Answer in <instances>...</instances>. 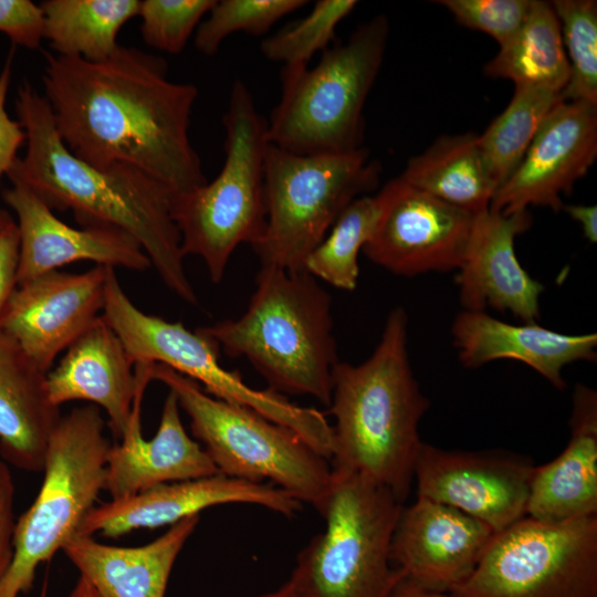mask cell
Masks as SVG:
<instances>
[{
  "mask_svg": "<svg viewBox=\"0 0 597 597\" xmlns=\"http://www.w3.org/2000/svg\"><path fill=\"white\" fill-rule=\"evenodd\" d=\"M44 57L43 96L74 156L101 169L136 168L174 193L207 182L189 139L198 90L169 81L165 60L123 45L101 62Z\"/></svg>",
  "mask_w": 597,
  "mask_h": 597,
  "instance_id": "obj_1",
  "label": "cell"
},
{
  "mask_svg": "<svg viewBox=\"0 0 597 597\" xmlns=\"http://www.w3.org/2000/svg\"><path fill=\"white\" fill-rule=\"evenodd\" d=\"M15 113L25 133L27 149L7 177L29 188L52 210H71L86 226L119 229L142 247L165 285L196 305L187 276L179 231L172 220V191L124 165L106 169L74 156L56 132L51 108L24 80L17 90Z\"/></svg>",
  "mask_w": 597,
  "mask_h": 597,
  "instance_id": "obj_2",
  "label": "cell"
},
{
  "mask_svg": "<svg viewBox=\"0 0 597 597\" xmlns=\"http://www.w3.org/2000/svg\"><path fill=\"white\" fill-rule=\"evenodd\" d=\"M430 407L408 353V316H387L371 355L358 365L338 362L332 374L333 473H357L406 502L423 441L419 422Z\"/></svg>",
  "mask_w": 597,
  "mask_h": 597,
  "instance_id": "obj_3",
  "label": "cell"
},
{
  "mask_svg": "<svg viewBox=\"0 0 597 597\" xmlns=\"http://www.w3.org/2000/svg\"><path fill=\"white\" fill-rule=\"evenodd\" d=\"M333 327L331 295L315 277L262 265L245 312L198 329L227 356L247 358L269 390L329 406L338 363Z\"/></svg>",
  "mask_w": 597,
  "mask_h": 597,
  "instance_id": "obj_4",
  "label": "cell"
},
{
  "mask_svg": "<svg viewBox=\"0 0 597 597\" xmlns=\"http://www.w3.org/2000/svg\"><path fill=\"white\" fill-rule=\"evenodd\" d=\"M389 22L376 15L313 67L282 69V94L266 119L271 145L296 155H337L363 147V111L381 67Z\"/></svg>",
  "mask_w": 597,
  "mask_h": 597,
  "instance_id": "obj_5",
  "label": "cell"
},
{
  "mask_svg": "<svg viewBox=\"0 0 597 597\" xmlns=\"http://www.w3.org/2000/svg\"><path fill=\"white\" fill-rule=\"evenodd\" d=\"M405 503L357 473H333L317 507L325 530L296 556L285 585L294 597H389L405 574L390 557Z\"/></svg>",
  "mask_w": 597,
  "mask_h": 597,
  "instance_id": "obj_6",
  "label": "cell"
},
{
  "mask_svg": "<svg viewBox=\"0 0 597 597\" xmlns=\"http://www.w3.org/2000/svg\"><path fill=\"white\" fill-rule=\"evenodd\" d=\"M224 161L210 182L172 193L170 212L184 256L202 259L213 283L223 279L234 250L252 247L265 226L264 166L266 119L248 86L235 80L222 118Z\"/></svg>",
  "mask_w": 597,
  "mask_h": 597,
  "instance_id": "obj_7",
  "label": "cell"
},
{
  "mask_svg": "<svg viewBox=\"0 0 597 597\" xmlns=\"http://www.w3.org/2000/svg\"><path fill=\"white\" fill-rule=\"evenodd\" d=\"M151 380L176 396L218 473L258 483L269 480L317 510L332 483L331 464L294 431L212 397L197 381L161 364H154Z\"/></svg>",
  "mask_w": 597,
  "mask_h": 597,
  "instance_id": "obj_8",
  "label": "cell"
},
{
  "mask_svg": "<svg viewBox=\"0 0 597 597\" xmlns=\"http://www.w3.org/2000/svg\"><path fill=\"white\" fill-rule=\"evenodd\" d=\"M112 446L98 407H77L61 417L49 440L40 491L17 520L13 558L0 580V597L27 594L38 566L77 534L104 490Z\"/></svg>",
  "mask_w": 597,
  "mask_h": 597,
  "instance_id": "obj_9",
  "label": "cell"
},
{
  "mask_svg": "<svg viewBox=\"0 0 597 597\" xmlns=\"http://www.w3.org/2000/svg\"><path fill=\"white\" fill-rule=\"evenodd\" d=\"M380 165L362 147L337 155H296L269 144L265 226L252 248L261 264L304 271L308 254L342 212L379 182Z\"/></svg>",
  "mask_w": 597,
  "mask_h": 597,
  "instance_id": "obj_10",
  "label": "cell"
},
{
  "mask_svg": "<svg viewBox=\"0 0 597 597\" xmlns=\"http://www.w3.org/2000/svg\"><path fill=\"white\" fill-rule=\"evenodd\" d=\"M450 597H597V515L562 523L524 516L494 533Z\"/></svg>",
  "mask_w": 597,
  "mask_h": 597,
  "instance_id": "obj_11",
  "label": "cell"
},
{
  "mask_svg": "<svg viewBox=\"0 0 597 597\" xmlns=\"http://www.w3.org/2000/svg\"><path fill=\"white\" fill-rule=\"evenodd\" d=\"M102 317L134 364H161L202 384L212 397L250 408L302 438L315 432V408L293 404L269 389L248 386L238 371L220 365L218 345L198 328L191 332L180 322H168L139 310L123 290L113 268L107 275Z\"/></svg>",
  "mask_w": 597,
  "mask_h": 597,
  "instance_id": "obj_12",
  "label": "cell"
},
{
  "mask_svg": "<svg viewBox=\"0 0 597 597\" xmlns=\"http://www.w3.org/2000/svg\"><path fill=\"white\" fill-rule=\"evenodd\" d=\"M378 217L363 248L375 264L402 276L458 270L474 214L421 191L400 177L376 195Z\"/></svg>",
  "mask_w": 597,
  "mask_h": 597,
  "instance_id": "obj_13",
  "label": "cell"
},
{
  "mask_svg": "<svg viewBox=\"0 0 597 597\" xmlns=\"http://www.w3.org/2000/svg\"><path fill=\"white\" fill-rule=\"evenodd\" d=\"M535 465L498 450H447L422 442L413 468L417 496L484 523L494 533L526 516Z\"/></svg>",
  "mask_w": 597,
  "mask_h": 597,
  "instance_id": "obj_14",
  "label": "cell"
},
{
  "mask_svg": "<svg viewBox=\"0 0 597 597\" xmlns=\"http://www.w3.org/2000/svg\"><path fill=\"white\" fill-rule=\"evenodd\" d=\"M109 269L55 270L18 285L0 317V329L49 373L56 356L102 315Z\"/></svg>",
  "mask_w": 597,
  "mask_h": 597,
  "instance_id": "obj_15",
  "label": "cell"
},
{
  "mask_svg": "<svg viewBox=\"0 0 597 597\" xmlns=\"http://www.w3.org/2000/svg\"><path fill=\"white\" fill-rule=\"evenodd\" d=\"M597 158V105L561 101L546 116L512 176L495 192L490 209L503 214L530 207L563 209Z\"/></svg>",
  "mask_w": 597,
  "mask_h": 597,
  "instance_id": "obj_16",
  "label": "cell"
},
{
  "mask_svg": "<svg viewBox=\"0 0 597 597\" xmlns=\"http://www.w3.org/2000/svg\"><path fill=\"white\" fill-rule=\"evenodd\" d=\"M247 503L266 507L286 517L302 510V503L269 483L250 482L220 473L165 483L135 495L95 505L76 535L102 534L117 537L140 528L172 525L207 507Z\"/></svg>",
  "mask_w": 597,
  "mask_h": 597,
  "instance_id": "obj_17",
  "label": "cell"
},
{
  "mask_svg": "<svg viewBox=\"0 0 597 597\" xmlns=\"http://www.w3.org/2000/svg\"><path fill=\"white\" fill-rule=\"evenodd\" d=\"M2 198L17 217V286L63 265L85 260L96 265L139 272L151 266L142 247L126 232L105 226L71 227L23 185L12 184L3 191Z\"/></svg>",
  "mask_w": 597,
  "mask_h": 597,
  "instance_id": "obj_18",
  "label": "cell"
},
{
  "mask_svg": "<svg viewBox=\"0 0 597 597\" xmlns=\"http://www.w3.org/2000/svg\"><path fill=\"white\" fill-rule=\"evenodd\" d=\"M493 534L454 507L417 496L401 509L390 557L419 588L449 593L472 573Z\"/></svg>",
  "mask_w": 597,
  "mask_h": 597,
  "instance_id": "obj_19",
  "label": "cell"
},
{
  "mask_svg": "<svg viewBox=\"0 0 597 597\" xmlns=\"http://www.w3.org/2000/svg\"><path fill=\"white\" fill-rule=\"evenodd\" d=\"M531 224L528 210L503 214L489 208L474 214L464 258L455 275L463 310L484 312L491 307L510 312L524 323H536L544 286L521 265L514 249L516 237Z\"/></svg>",
  "mask_w": 597,
  "mask_h": 597,
  "instance_id": "obj_20",
  "label": "cell"
},
{
  "mask_svg": "<svg viewBox=\"0 0 597 597\" xmlns=\"http://www.w3.org/2000/svg\"><path fill=\"white\" fill-rule=\"evenodd\" d=\"M51 401L85 400L104 409L113 434L128 429L138 391L135 364L102 315L66 349L46 375Z\"/></svg>",
  "mask_w": 597,
  "mask_h": 597,
  "instance_id": "obj_21",
  "label": "cell"
},
{
  "mask_svg": "<svg viewBox=\"0 0 597 597\" xmlns=\"http://www.w3.org/2000/svg\"><path fill=\"white\" fill-rule=\"evenodd\" d=\"M121 441L107 458L104 490L112 500L135 495L154 486L217 474L209 455L186 431L176 396L167 395L159 427L150 440L140 428V412H134Z\"/></svg>",
  "mask_w": 597,
  "mask_h": 597,
  "instance_id": "obj_22",
  "label": "cell"
},
{
  "mask_svg": "<svg viewBox=\"0 0 597 597\" xmlns=\"http://www.w3.org/2000/svg\"><path fill=\"white\" fill-rule=\"evenodd\" d=\"M453 346L467 368H478L498 359L524 363L555 388L566 385L563 368L578 360L595 362L597 335L564 334L536 323L514 325L485 312L462 310L451 326Z\"/></svg>",
  "mask_w": 597,
  "mask_h": 597,
  "instance_id": "obj_23",
  "label": "cell"
},
{
  "mask_svg": "<svg viewBox=\"0 0 597 597\" xmlns=\"http://www.w3.org/2000/svg\"><path fill=\"white\" fill-rule=\"evenodd\" d=\"M570 438L554 460L535 467L526 516L562 523L597 515V392L578 384L573 394Z\"/></svg>",
  "mask_w": 597,
  "mask_h": 597,
  "instance_id": "obj_24",
  "label": "cell"
},
{
  "mask_svg": "<svg viewBox=\"0 0 597 597\" xmlns=\"http://www.w3.org/2000/svg\"><path fill=\"white\" fill-rule=\"evenodd\" d=\"M199 521V514L188 516L142 546L75 535L62 549L100 597H165L174 564Z\"/></svg>",
  "mask_w": 597,
  "mask_h": 597,
  "instance_id": "obj_25",
  "label": "cell"
},
{
  "mask_svg": "<svg viewBox=\"0 0 597 597\" xmlns=\"http://www.w3.org/2000/svg\"><path fill=\"white\" fill-rule=\"evenodd\" d=\"M46 375L0 329V455L29 472L42 471L62 417L49 397Z\"/></svg>",
  "mask_w": 597,
  "mask_h": 597,
  "instance_id": "obj_26",
  "label": "cell"
},
{
  "mask_svg": "<svg viewBox=\"0 0 597 597\" xmlns=\"http://www.w3.org/2000/svg\"><path fill=\"white\" fill-rule=\"evenodd\" d=\"M410 186L473 214L488 210L498 191L479 147V135L441 136L413 156L399 176Z\"/></svg>",
  "mask_w": 597,
  "mask_h": 597,
  "instance_id": "obj_27",
  "label": "cell"
},
{
  "mask_svg": "<svg viewBox=\"0 0 597 597\" xmlns=\"http://www.w3.org/2000/svg\"><path fill=\"white\" fill-rule=\"evenodd\" d=\"M486 76L515 86L545 87L561 93L569 78L561 24L551 2L532 0L519 33L484 66Z\"/></svg>",
  "mask_w": 597,
  "mask_h": 597,
  "instance_id": "obj_28",
  "label": "cell"
},
{
  "mask_svg": "<svg viewBox=\"0 0 597 597\" xmlns=\"http://www.w3.org/2000/svg\"><path fill=\"white\" fill-rule=\"evenodd\" d=\"M139 0H45L44 39L57 55L101 62L121 44L122 27L138 15Z\"/></svg>",
  "mask_w": 597,
  "mask_h": 597,
  "instance_id": "obj_29",
  "label": "cell"
},
{
  "mask_svg": "<svg viewBox=\"0 0 597 597\" xmlns=\"http://www.w3.org/2000/svg\"><path fill=\"white\" fill-rule=\"evenodd\" d=\"M561 93L537 86H515L513 97L483 134L479 147L499 188L512 176Z\"/></svg>",
  "mask_w": 597,
  "mask_h": 597,
  "instance_id": "obj_30",
  "label": "cell"
},
{
  "mask_svg": "<svg viewBox=\"0 0 597 597\" xmlns=\"http://www.w3.org/2000/svg\"><path fill=\"white\" fill-rule=\"evenodd\" d=\"M377 217L376 195L355 199L308 254L304 271L336 289L354 291L359 274L358 254L368 241Z\"/></svg>",
  "mask_w": 597,
  "mask_h": 597,
  "instance_id": "obj_31",
  "label": "cell"
},
{
  "mask_svg": "<svg viewBox=\"0 0 597 597\" xmlns=\"http://www.w3.org/2000/svg\"><path fill=\"white\" fill-rule=\"evenodd\" d=\"M552 7L561 24L569 78L563 101L597 105V2L555 0Z\"/></svg>",
  "mask_w": 597,
  "mask_h": 597,
  "instance_id": "obj_32",
  "label": "cell"
},
{
  "mask_svg": "<svg viewBox=\"0 0 597 597\" xmlns=\"http://www.w3.org/2000/svg\"><path fill=\"white\" fill-rule=\"evenodd\" d=\"M357 6L355 0H318L310 13L265 38L261 52L265 59L282 63L283 69L308 66L318 51H325L334 41L337 25Z\"/></svg>",
  "mask_w": 597,
  "mask_h": 597,
  "instance_id": "obj_33",
  "label": "cell"
},
{
  "mask_svg": "<svg viewBox=\"0 0 597 597\" xmlns=\"http://www.w3.org/2000/svg\"><path fill=\"white\" fill-rule=\"evenodd\" d=\"M306 3V0H217L208 18L196 30L195 46L211 56L229 35L237 32L263 35L277 21Z\"/></svg>",
  "mask_w": 597,
  "mask_h": 597,
  "instance_id": "obj_34",
  "label": "cell"
},
{
  "mask_svg": "<svg viewBox=\"0 0 597 597\" xmlns=\"http://www.w3.org/2000/svg\"><path fill=\"white\" fill-rule=\"evenodd\" d=\"M217 0H143L139 3L140 33L144 42L159 51H184L201 19Z\"/></svg>",
  "mask_w": 597,
  "mask_h": 597,
  "instance_id": "obj_35",
  "label": "cell"
},
{
  "mask_svg": "<svg viewBox=\"0 0 597 597\" xmlns=\"http://www.w3.org/2000/svg\"><path fill=\"white\" fill-rule=\"evenodd\" d=\"M467 28L482 31L501 46L523 27L532 0H442L437 1Z\"/></svg>",
  "mask_w": 597,
  "mask_h": 597,
  "instance_id": "obj_36",
  "label": "cell"
},
{
  "mask_svg": "<svg viewBox=\"0 0 597 597\" xmlns=\"http://www.w3.org/2000/svg\"><path fill=\"white\" fill-rule=\"evenodd\" d=\"M0 32L13 45L39 49L44 39V19L40 4L30 0H0Z\"/></svg>",
  "mask_w": 597,
  "mask_h": 597,
  "instance_id": "obj_37",
  "label": "cell"
},
{
  "mask_svg": "<svg viewBox=\"0 0 597 597\" xmlns=\"http://www.w3.org/2000/svg\"><path fill=\"white\" fill-rule=\"evenodd\" d=\"M14 48L0 71V181L18 159V151L25 143V133L18 119L7 111V97L12 77Z\"/></svg>",
  "mask_w": 597,
  "mask_h": 597,
  "instance_id": "obj_38",
  "label": "cell"
},
{
  "mask_svg": "<svg viewBox=\"0 0 597 597\" xmlns=\"http://www.w3.org/2000/svg\"><path fill=\"white\" fill-rule=\"evenodd\" d=\"M15 526L14 483L8 462L0 455V580L13 558Z\"/></svg>",
  "mask_w": 597,
  "mask_h": 597,
  "instance_id": "obj_39",
  "label": "cell"
},
{
  "mask_svg": "<svg viewBox=\"0 0 597 597\" xmlns=\"http://www.w3.org/2000/svg\"><path fill=\"white\" fill-rule=\"evenodd\" d=\"M19 232L15 221L0 232V317L17 287Z\"/></svg>",
  "mask_w": 597,
  "mask_h": 597,
  "instance_id": "obj_40",
  "label": "cell"
},
{
  "mask_svg": "<svg viewBox=\"0 0 597 597\" xmlns=\"http://www.w3.org/2000/svg\"><path fill=\"white\" fill-rule=\"evenodd\" d=\"M563 209L579 223L585 239L590 243L597 241V208L596 206L564 205Z\"/></svg>",
  "mask_w": 597,
  "mask_h": 597,
  "instance_id": "obj_41",
  "label": "cell"
},
{
  "mask_svg": "<svg viewBox=\"0 0 597 597\" xmlns=\"http://www.w3.org/2000/svg\"><path fill=\"white\" fill-rule=\"evenodd\" d=\"M69 597H100V595L84 577L80 576Z\"/></svg>",
  "mask_w": 597,
  "mask_h": 597,
  "instance_id": "obj_42",
  "label": "cell"
},
{
  "mask_svg": "<svg viewBox=\"0 0 597 597\" xmlns=\"http://www.w3.org/2000/svg\"><path fill=\"white\" fill-rule=\"evenodd\" d=\"M412 587L413 583L405 577L389 597H410Z\"/></svg>",
  "mask_w": 597,
  "mask_h": 597,
  "instance_id": "obj_43",
  "label": "cell"
},
{
  "mask_svg": "<svg viewBox=\"0 0 597 597\" xmlns=\"http://www.w3.org/2000/svg\"><path fill=\"white\" fill-rule=\"evenodd\" d=\"M410 597H450V596L447 593L421 589L413 583Z\"/></svg>",
  "mask_w": 597,
  "mask_h": 597,
  "instance_id": "obj_44",
  "label": "cell"
},
{
  "mask_svg": "<svg viewBox=\"0 0 597 597\" xmlns=\"http://www.w3.org/2000/svg\"><path fill=\"white\" fill-rule=\"evenodd\" d=\"M258 597H294V596L289 589V587L285 584H283L277 589L262 594Z\"/></svg>",
  "mask_w": 597,
  "mask_h": 597,
  "instance_id": "obj_45",
  "label": "cell"
},
{
  "mask_svg": "<svg viewBox=\"0 0 597 597\" xmlns=\"http://www.w3.org/2000/svg\"><path fill=\"white\" fill-rule=\"evenodd\" d=\"M13 221L11 214L7 210L0 208V232Z\"/></svg>",
  "mask_w": 597,
  "mask_h": 597,
  "instance_id": "obj_46",
  "label": "cell"
}]
</instances>
